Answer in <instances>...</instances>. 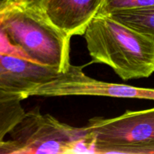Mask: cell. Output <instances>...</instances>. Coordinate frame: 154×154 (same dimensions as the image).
I'll return each instance as SVG.
<instances>
[{"instance_id": "obj_8", "label": "cell", "mask_w": 154, "mask_h": 154, "mask_svg": "<svg viewBox=\"0 0 154 154\" xmlns=\"http://www.w3.org/2000/svg\"><path fill=\"white\" fill-rule=\"evenodd\" d=\"M108 15L154 42V5L117 11Z\"/></svg>"}, {"instance_id": "obj_4", "label": "cell", "mask_w": 154, "mask_h": 154, "mask_svg": "<svg viewBox=\"0 0 154 154\" xmlns=\"http://www.w3.org/2000/svg\"><path fill=\"white\" fill-rule=\"evenodd\" d=\"M87 128L94 153H154V108L114 118L94 117Z\"/></svg>"}, {"instance_id": "obj_11", "label": "cell", "mask_w": 154, "mask_h": 154, "mask_svg": "<svg viewBox=\"0 0 154 154\" xmlns=\"http://www.w3.org/2000/svg\"><path fill=\"white\" fill-rule=\"evenodd\" d=\"M45 0H2V2H13L18 3V4L27 5L31 6H37V7H42V5Z\"/></svg>"}, {"instance_id": "obj_6", "label": "cell", "mask_w": 154, "mask_h": 154, "mask_svg": "<svg viewBox=\"0 0 154 154\" xmlns=\"http://www.w3.org/2000/svg\"><path fill=\"white\" fill-rule=\"evenodd\" d=\"M60 72L54 68L16 56L0 54V94L26 99L27 94Z\"/></svg>"}, {"instance_id": "obj_7", "label": "cell", "mask_w": 154, "mask_h": 154, "mask_svg": "<svg viewBox=\"0 0 154 154\" xmlns=\"http://www.w3.org/2000/svg\"><path fill=\"white\" fill-rule=\"evenodd\" d=\"M104 0H45L42 9L47 17L71 38L82 35L99 14Z\"/></svg>"}, {"instance_id": "obj_10", "label": "cell", "mask_w": 154, "mask_h": 154, "mask_svg": "<svg viewBox=\"0 0 154 154\" xmlns=\"http://www.w3.org/2000/svg\"><path fill=\"white\" fill-rule=\"evenodd\" d=\"M154 5V0H104L99 14H109L114 11Z\"/></svg>"}, {"instance_id": "obj_2", "label": "cell", "mask_w": 154, "mask_h": 154, "mask_svg": "<svg viewBox=\"0 0 154 154\" xmlns=\"http://www.w3.org/2000/svg\"><path fill=\"white\" fill-rule=\"evenodd\" d=\"M84 35L93 63L110 66L124 81L154 72V42L109 15L99 14Z\"/></svg>"}, {"instance_id": "obj_1", "label": "cell", "mask_w": 154, "mask_h": 154, "mask_svg": "<svg viewBox=\"0 0 154 154\" xmlns=\"http://www.w3.org/2000/svg\"><path fill=\"white\" fill-rule=\"evenodd\" d=\"M0 29L26 58L60 73L70 67L71 37L52 23L41 7L2 2Z\"/></svg>"}, {"instance_id": "obj_3", "label": "cell", "mask_w": 154, "mask_h": 154, "mask_svg": "<svg viewBox=\"0 0 154 154\" xmlns=\"http://www.w3.org/2000/svg\"><path fill=\"white\" fill-rule=\"evenodd\" d=\"M0 141L1 154L94 153L93 138L87 126L74 127L50 114H42L38 107L26 113Z\"/></svg>"}, {"instance_id": "obj_5", "label": "cell", "mask_w": 154, "mask_h": 154, "mask_svg": "<svg viewBox=\"0 0 154 154\" xmlns=\"http://www.w3.org/2000/svg\"><path fill=\"white\" fill-rule=\"evenodd\" d=\"M82 69L71 65L66 72L30 91L27 98L88 96L154 100V89L98 81L87 76Z\"/></svg>"}, {"instance_id": "obj_9", "label": "cell", "mask_w": 154, "mask_h": 154, "mask_svg": "<svg viewBox=\"0 0 154 154\" xmlns=\"http://www.w3.org/2000/svg\"><path fill=\"white\" fill-rule=\"evenodd\" d=\"M20 96L0 94V141L4 140L25 115Z\"/></svg>"}]
</instances>
